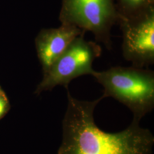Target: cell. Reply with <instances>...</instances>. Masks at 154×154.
I'll use <instances>...</instances> for the list:
<instances>
[{
  "mask_svg": "<svg viewBox=\"0 0 154 154\" xmlns=\"http://www.w3.org/2000/svg\"><path fill=\"white\" fill-rule=\"evenodd\" d=\"M119 18L114 0H62L59 17L61 24L91 32L109 50L112 48L111 29Z\"/></svg>",
  "mask_w": 154,
  "mask_h": 154,
  "instance_id": "3",
  "label": "cell"
},
{
  "mask_svg": "<svg viewBox=\"0 0 154 154\" xmlns=\"http://www.w3.org/2000/svg\"><path fill=\"white\" fill-rule=\"evenodd\" d=\"M85 31L74 26L61 24L55 29H43L35 39L39 60L44 73L47 72L67 47Z\"/></svg>",
  "mask_w": 154,
  "mask_h": 154,
  "instance_id": "6",
  "label": "cell"
},
{
  "mask_svg": "<svg viewBox=\"0 0 154 154\" xmlns=\"http://www.w3.org/2000/svg\"><path fill=\"white\" fill-rule=\"evenodd\" d=\"M85 34L74 39L44 73L35 93L51 90L57 86H62L67 90L73 79L85 75H93L95 71L93 68L94 61L101 55L102 50L96 42L86 41Z\"/></svg>",
  "mask_w": 154,
  "mask_h": 154,
  "instance_id": "4",
  "label": "cell"
},
{
  "mask_svg": "<svg viewBox=\"0 0 154 154\" xmlns=\"http://www.w3.org/2000/svg\"><path fill=\"white\" fill-rule=\"evenodd\" d=\"M122 53L132 66L147 69L154 63V6L137 16L119 18Z\"/></svg>",
  "mask_w": 154,
  "mask_h": 154,
  "instance_id": "5",
  "label": "cell"
},
{
  "mask_svg": "<svg viewBox=\"0 0 154 154\" xmlns=\"http://www.w3.org/2000/svg\"><path fill=\"white\" fill-rule=\"evenodd\" d=\"M114 1L119 18L135 16L154 6V0H114Z\"/></svg>",
  "mask_w": 154,
  "mask_h": 154,
  "instance_id": "7",
  "label": "cell"
},
{
  "mask_svg": "<svg viewBox=\"0 0 154 154\" xmlns=\"http://www.w3.org/2000/svg\"><path fill=\"white\" fill-rule=\"evenodd\" d=\"M67 90V107L62 121V140L58 154H151L154 137L140 122L132 120L121 132L107 133L97 126L94 113L104 99L80 100Z\"/></svg>",
  "mask_w": 154,
  "mask_h": 154,
  "instance_id": "1",
  "label": "cell"
},
{
  "mask_svg": "<svg viewBox=\"0 0 154 154\" xmlns=\"http://www.w3.org/2000/svg\"><path fill=\"white\" fill-rule=\"evenodd\" d=\"M93 77L104 88V98L111 97L125 105L140 121L154 108V72L135 67L116 66L103 72L94 71Z\"/></svg>",
  "mask_w": 154,
  "mask_h": 154,
  "instance_id": "2",
  "label": "cell"
},
{
  "mask_svg": "<svg viewBox=\"0 0 154 154\" xmlns=\"http://www.w3.org/2000/svg\"><path fill=\"white\" fill-rule=\"evenodd\" d=\"M9 107V103L5 95L0 90V119L5 114Z\"/></svg>",
  "mask_w": 154,
  "mask_h": 154,
  "instance_id": "8",
  "label": "cell"
}]
</instances>
